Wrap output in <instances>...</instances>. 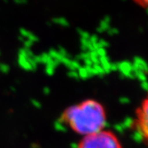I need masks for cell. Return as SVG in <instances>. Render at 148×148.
<instances>
[{
    "instance_id": "obj_3",
    "label": "cell",
    "mask_w": 148,
    "mask_h": 148,
    "mask_svg": "<svg viewBox=\"0 0 148 148\" xmlns=\"http://www.w3.org/2000/svg\"><path fill=\"white\" fill-rule=\"evenodd\" d=\"M133 127L142 142L148 147V95L135 110Z\"/></svg>"
},
{
    "instance_id": "obj_5",
    "label": "cell",
    "mask_w": 148,
    "mask_h": 148,
    "mask_svg": "<svg viewBox=\"0 0 148 148\" xmlns=\"http://www.w3.org/2000/svg\"><path fill=\"white\" fill-rule=\"evenodd\" d=\"M53 21H55V22H58L59 24H64V25H67L68 24V21L67 20H65L64 18H57V19H54Z\"/></svg>"
},
{
    "instance_id": "obj_1",
    "label": "cell",
    "mask_w": 148,
    "mask_h": 148,
    "mask_svg": "<svg viewBox=\"0 0 148 148\" xmlns=\"http://www.w3.org/2000/svg\"><path fill=\"white\" fill-rule=\"evenodd\" d=\"M61 121L82 138L106 129L107 114L105 106L95 99H86L68 107Z\"/></svg>"
},
{
    "instance_id": "obj_2",
    "label": "cell",
    "mask_w": 148,
    "mask_h": 148,
    "mask_svg": "<svg viewBox=\"0 0 148 148\" xmlns=\"http://www.w3.org/2000/svg\"><path fill=\"white\" fill-rule=\"evenodd\" d=\"M77 148H123V146L116 134L106 128L82 138Z\"/></svg>"
},
{
    "instance_id": "obj_4",
    "label": "cell",
    "mask_w": 148,
    "mask_h": 148,
    "mask_svg": "<svg viewBox=\"0 0 148 148\" xmlns=\"http://www.w3.org/2000/svg\"><path fill=\"white\" fill-rule=\"evenodd\" d=\"M139 7L148 12V0H133Z\"/></svg>"
},
{
    "instance_id": "obj_6",
    "label": "cell",
    "mask_w": 148,
    "mask_h": 148,
    "mask_svg": "<svg viewBox=\"0 0 148 148\" xmlns=\"http://www.w3.org/2000/svg\"><path fill=\"white\" fill-rule=\"evenodd\" d=\"M14 2L17 4H23L27 3V0H14Z\"/></svg>"
}]
</instances>
